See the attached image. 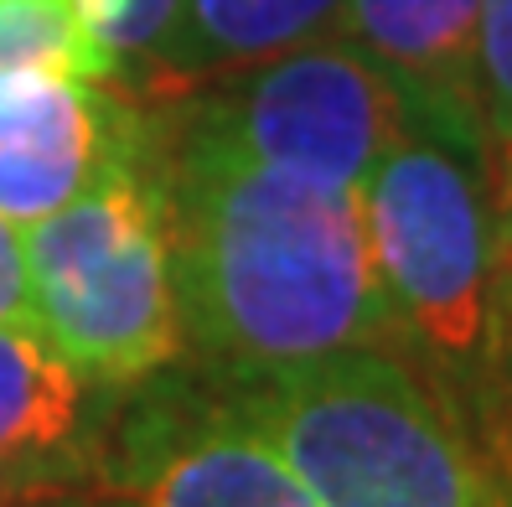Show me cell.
<instances>
[{
    "mask_svg": "<svg viewBox=\"0 0 512 507\" xmlns=\"http://www.w3.org/2000/svg\"><path fill=\"white\" fill-rule=\"evenodd\" d=\"M156 135L187 352L213 373L394 352L357 192L249 166L166 119Z\"/></svg>",
    "mask_w": 512,
    "mask_h": 507,
    "instance_id": "6da1fadb",
    "label": "cell"
},
{
    "mask_svg": "<svg viewBox=\"0 0 512 507\" xmlns=\"http://www.w3.org/2000/svg\"><path fill=\"white\" fill-rule=\"evenodd\" d=\"M357 202L394 352L512 497V373L492 321V202L481 161L404 125L363 176Z\"/></svg>",
    "mask_w": 512,
    "mask_h": 507,
    "instance_id": "7a4b0ae2",
    "label": "cell"
},
{
    "mask_svg": "<svg viewBox=\"0 0 512 507\" xmlns=\"http://www.w3.org/2000/svg\"><path fill=\"white\" fill-rule=\"evenodd\" d=\"M213 394L321 507L512 502L399 352L347 347L311 363L213 373Z\"/></svg>",
    "mask_w": 512,
    "mask_h": 507,
    "instance_id": "3957f363",
    "label": "cell"
},
{
    "mask_svg": "<svg viewBox=\"0 0 512 507\" xmlns=\"http://www.w3.org/2000/svg\"><path fill=\"white\" fill-rule=\"evenodd\" d=\"M32 332L104 389H135L187 352L171 275L161 135L104 171L83 197L21 228Z\"/></svg>",
    "mask_w": 512,
    "mask_h": 507,
    "instance_id": "277c9868",
    "label": "cell"
},
{
    "mask_svg": "<svg viewBox=\"0 0 512 507\" xmlns=\"http://www.w3.org/2000/svg\"><path fill=\"white\" fill-rule=\"evenodd\" d=\"M171 130L316 187L357 192L404 135V104L352 42L326 32L176 94Z\"/></svg>",
    "mask_w": 512,
    "mask_h": 507,
    "instance_id": "5b68a950",
    "label": "cell"
},
{
    "mask_svg": "<svg viewBox=\"0 0 512 507\" xmlns=\"http://www.w3.org/2000/svg\"><path fill=\"white\" fill-rule=\"evenodd\" d=\"M150 135V119L63 68L0 73V218L32 228L114 171Z\"/></svg>",
    "mask_w": 512,
    "mask_h": 507,
    "instance_id": "8992f818",
    "label": "cell"
},
{
    "mask_svg": "<svg viewBox=\"0 0 512 507\" xmlns=\"http://www.w3.org/2000/svg\"><path fill=\"white\" fill-rule=\"evenodd\" d=\"M104 471L119 507H321L218 394L135 414Z\"/></svg>",
    "mask_w": 512,
    "mask_h": 507,
    "instance_id": "52a82bcc",
    "label": "cell"
},
{
    "mask_svg": "<svg viewBox=\"0 0 512 507\" xmlns=\"http://www.w3.org/2000/svg\"><path fill=\"white\" fill-rule=\"evenodd\" d=\"M114 394L37 332L0 326V507H37L104 471Z\"/></svg>",
    "mask_w": 512,
    "mask_h": 507,
    "instance_id": "ba28073f",
    "label": "cell"
},
{
    "mask_svg": "<svg viewBox=\"0 0 512 507\" xmlns=\"http://www.w3.org/2000/svg\"><path fill=\"white\" fill-rule=\"evenodd\" d=\"M476 21L481 0H342L337 37L388 78L409 130L481 161Z\"/></svg>",
    "mask_w": 512,
    "mask_h": 507,
    "instance_id": "9c48e42d",
    "label": "cell"
},
{
    "mask_svg": "<svg viewBox=\"0 0 512 507\" xmlns=\"http://www.w3.org/2000/svg\"><path fill=\"white\" fill-rule=\"evenodd\" d=\"M342 0H182L140 73L145 94H192L223 73L337 32Z\"/></svg>",
    "mask_w": 512,
    "mask_h": 507,
    "instance_id": "30bf717a",
    "label": "cell"
},
{
    "mask_svg": "<svg viewBox=\"0 0 512 507\" xmlns=\"http://www.w3.org/2000/svg\"><path fill=\"white\" fill-rule=\"evenodd\" d=\"M63 68L83 78H114L109 57L88 37L78 0H0V73Z\"/></svg>",
    "mask_w": 512,
    "mask_h": 507,
    "instance_id": "8fae6325",
    "label": "cell"
},
{
    "mask_svg": "<svg viewBox=\"0 0 512 507\" xmlns=\"http://www.w3.org/2000/svg\"><path fill=\"white\" fill-rule=\"evenodd\" d=\"M476 104L487 202H512V0H481L476 21Z\"/></svg>",
    "mask_w": 512,
    "mask_h": 507,
    "instance_id": "7c38bea8",
    "label": "cell"
},
{
    "mask_svg": "<svg viewBox=\"0 0 512 507\" xmlns=\"http://www.w3.org/2000/svg\"><path fill=\"white\" fill-rule=\"evenodd\" d=\"M182 0H78V16L88 26V37L99 42L109 57L114 78H135L145 73L150 52L166 37V26Z\"/></svg>",
    "mask_w": 512,
    "mask_h": 507,
    "instance_id": "4fadbf2b",
    "label": "cell"
},
{
    "mask_svg": "<svg viewBox=\"0 0 512 507\" xmlns=\"http://www.w3.org/2000/svg\"><path fill=\"white\" fill-rule=\"evenodd\" d=\"M492 321L497 352L512 373V202L492 207Z\"/></svg>",
    "mask_w": 512,
    "mask_h": 507,
    "instance_id": "5bb4252c",
    "label": "cell"
},
{
    "mask_svg": "<svg viewBox=\"0 0 512 507\" xmlns=\"http://www.w3.org/2000/svg\"><path fill=\"white\" fill-rule=\"evenodd\" d=\"M0 326L32 332V285H26V249L21 228L0 218Z\"/></svg>",
    "mask_w": 512,
    "mask_h": 507,
    "instance_id": "9a60e30c",
    "label": "cell"
},
{
    "mask_svg": "<svg viewBox=\"0 0 512 507\" xmlns=\"http://www.w3.org/2000/svg\"><path fill=\"white\" fill-rule=\"evenodd\" d=\"M497 507H512V502H497Z\"/></svg>",
    "mask_w": 512,
    "mask_h": 507,
    "instance_id": "2e32d148",
    "label": "cell"
}]
</instances>
